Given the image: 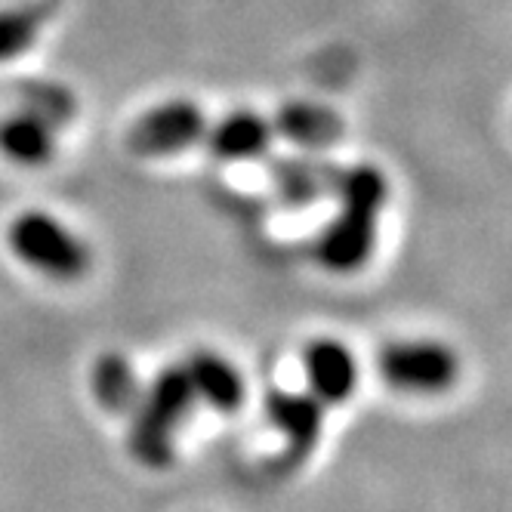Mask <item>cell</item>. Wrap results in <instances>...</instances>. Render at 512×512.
I'll use <instances>...</instances> for the list:
<instances>
[{"instance_id":"cell-14","label":"cell","mask_w":512,"mask_h":512,"mask_svg":"<svg viewBox=\"0 0 512 512\" xmlns=\"http://www.w3.org/2000/svg\"><path fill=\"white\" fill-rule=\"evenodd\" d=\"M38 19L25 10H0V62H10L38 38Z\"/></svg>"},{"instance_id":"cell-5","label":"cell","mask_w":512,"mask_h":512,"mask_svg":"<svg viewBox=\"0 0 512 512\" xmlns=\"http://www.w3.org/2000/svg\"><path fill=\"white\" fill-rule=\"evenodd\" d=\"M204 133L207 118L201 105L189 99H170L136 118L127 133V145L142 158H170L192 149L198 139H204Z\"/></svg>"},{"instance_id":"cell-10","label":"cell","mask_w":512,"mask_h":512,"mask_svg":"<svg viewBox=\"0 0 512 512\" xmlns=\"http://www.w3.org/2000/svg\"><path fill=\"white\" fill-rule=\"evenodd\" d=\"M0 155L22 167H41L56 155V127L31 108L0 121Z\"/></svg>"},{"instance_id":"cell-8","label":"cell","mask_w":512,"mask_h":512,"mask_svg":"<svg viewBox=\"0 0 512 512\" xmlns=\"http://www.w3.org/2000/svg\"><path fill=\"white\" fill-rule=\"evenodd\" d=\"M182 371H186L192 383L195 398L210 405L213 411L232 414L244 405V398H247L244 377L226 355H219L213 349H198L182 364Z\"/></svg>"},{"instance_id":"cell-7","label":"cell","mask_w":512,"mask_h":512,"mask_svg":"<svg viewBox=\"0 0 512 512\" xmlns=\"http://www.w3.org/2000/svg\"><path fill=\"white\" fill-rule=\"evenodd\" d=\"M266 414L272 426L284 435V445L290 457H309L321 438L324 426V405L309 392H284L269 389Z\"/></svg>"},{"instance_id":"cell-1","label":"cell","mask_w":512,"mask_h":512,"mask_svg":"<svg viewBox=\"0 0 512 512\" xmlns=\"http://www.w3.org/2000/svg\"><path fill=\"white\" fill-rule=\"evenodd\" d=\"M340 210L318 238V260L337 275L358 272L377 247L380 213L389 201L386 173L374 164H355L340 173Z\"/></svg>"},{"instance_id":"cell-9","label":"cell","mask_w":512,"mask_h":512,"mask_svg":"<svg viewBox=\"0 0 512 512\" xmlns=\"http://www.w3.org/2000/svg\"><path fill=\"white\" fill-rule=\"evenodd\" d=\"M204 136L219 161H253L269 152L275 130L272 121H266L263 115L250 112V108H238L223 121H216Z\"/></svg>"},{"instance_id":"cell-4","label":"cell","mask_w":512,"mask_h":512,"mask_svg":"<svg viewBox=\"0 0 512 512\" xmlns=\"http://www.w3.org/2000/svg\"><path fill=\"white\" fill-rule=\"evenodd\" d=\"M380 377L414 395H442L460 377V358L438 340H398L377 355Z\"/></svg>"},{"instance_id":"cell-15","label":"cell","mask_w":512,"mask_h":512,"mask_svg":"<svg viewBox=\"0 0 512 512\" xmlns=\"http://www.w3.org/2000/svg\"><path fill=\"white\" fill-rule=\"evenodd\" d=\"M25 108H31V112L47 118L53 127H59V124H68L71 115H75V99L59 87H38L34 96L25 99Z\"/></svg>"},{"instance_id":"cell-6","label":"cell","mask_w":512,"mask_h":512,"mask_svg":"<svg viewBox=\"0 0 512 512\" xmlns=\"http://www.w3.org/2000/svg\"><path fill=\"white\" fill-rule=\"evenodd\" d=\"M309 395L321 405H343L358 386V361L340 340H315L303 352Z\"/></svg>"},{"instance_id":"cell-12","label":"cell","mask_w":512,"mask_h":512,"mask_svg":"<svg viewBox=\"0 0 512 512\" xmlns=\"http://www.w3.org/2000/svg\"><path fill=\"white\" fill-rule=\"evenodd\" d=\"M272 130L303 149H327L343 136V118L315 102H290L275 115Z\"/></svg>"},{"instance_id":"cell-11","label":"cell","mask_w":512,"mask_h":512,"mask_svg":"<svg viewBox=\"0 0 512 512\" xmlns=\"http://www.w3.org/2000/svg\"><path fill=\"white\" fill-rule=\"evenodd\" d=\"M340 173L343 170L321 164V161H309V158H284L272 164L275 192L294 207H306V204L321 201L324 195H334Z\"/></svg>"},{"instance_id":"cell-13","label":"cell","mask_w":512,"mask_h":512,"mask_svg":"<svg viewBox=\"0 0 512 512\" xmlns=\"http://www.w3.org/2000/svg\"><path fill=\"white\" fill-rule=\"evenodd\" d=\"M93 392L105 411H133L142 395V383L124 355L108 352L93 368Z\"/></svg>"},{"instance_id":"cell-3","label":"cell","mask_w":512,"mask_h":512,"mask_svg":"<svg viewBox=\"0 0 512 512\" xmlns=\"http://www.w3.org/2000/svg\"><path fill=\"white\" fill-rule=\"evenodd\" d=\"M7 244L25 266L56 281H78L90 269V247L44 210L19 213L7 229Z\"/></svg>"},{"instance_id":"cell-2","label":"cell","mask_w":512,"mask_h":512,"mask_svg":"<svg viewBox=\"0 0 512 512\" xmlns=\"http://www.w3.org/2000/svg\"><path fill=\"white\" fill-rule=\"evenodd\" d=\"M195 392L192 383L186 377V371L173 364V368H164L149 389H142L136 408H133V420H130V454L152 466V469H164L173 460V448H176V432L179 426L189 420L192 408H195Z\"/></svg>"}]
</instances>
